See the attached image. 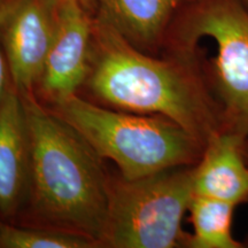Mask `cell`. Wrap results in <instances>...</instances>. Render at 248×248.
<instances>
[{
    "instance_id": "cell-11",
    "label": "cell",
    "mask_w": 248,
    "mask_h": 248,
    "mask_svg": "<svg viewBox=\"0 0 248 248\" xmlns=\"http://www.w3.org/2000/svg\"><path fill=\"white\" fill-rule=\"evenodd\" d=\"M234 204L194 194L188 207L190 222L193 228L186 235L184 247L190 248H241L245 243L232 233Z\"/></svg>"
},
{
    "instance_id": "cell-6",
    "label": "cell",
    "mask_w": 248,
    "mask_h": 248,
    "mask_svg": "<svg viewBox=\"0 0 248 248\" xmlns=\"http://www.w3.org/2000/svg\"><path fill=\"white\" fill-rule=\"evenodd\" d=\"M59 0H17L1 29L12 85L21 95L38 85L53 43Z\"/></svg>"
},
{
    "instance_id": "cell-16",
    "label": "cell",
    "mask_w": 248,
    "mask_h": 248,
    "mask_svg": "<svg viewBox=\"0 0 248 248\" xmlns=\"http://www.w3.org/2000/svg\"><path fill=\"white\" fill-rule=\"evenodd\" d=\"M243 1H244V4H245V5H246V6H247V7H248V0H243Z\"/></svg>"
},
{
    "instance_id": "cell-2",
    "label": "cell",
    "mask_w": 248,
    "mask_h": 248,
    "mask_svg": "<svg viewBox=\"0 0 248 248\" xmlns=\"http://www.w3.org/2000/svg\"><path fill=\"white\" fill-rule=\"evenodd\" d=\"M30 138V185L35 210L57 228L85 234L102 244L110 184L100 157L73 128L21 95Z\"/></svg>"
},
{
    "instance_id": "cell-10",
    "label": "cell",
    "mask_w": 248,
    "mask_h": 248,
    "mask_svg": "<svg viewBox=\"0 0 248 248\" xmlns=\"http://www.w3.org/2000/svg\"><path fill=\"white\" fill-rule=\"evenodd\" d=\"M186 0H97L94 16L148 54H161L164 38Z\"/></svg>"
},
{
    "instance_id": "cell-9",
    "label": "cell",
    "mask_w": 248,
    "mask_h": 248,
    "mask_svg": "<svg viewBox=\"0 0 248 248\" xmlns=\"http://www.w3.org/2000/svg\"><path fill=\"white\" fill-rule=\"evenodd\" d=\"M245 137L222 130L204 145L194 164V194L239 206L248 202V163L243 153Z\"/></svg>"
},
{
    "instance_id": "cell-15",
    "label": "cell",
    "mask_w": 248,
    "mask_h": 248,
    "mask_svg": "<svg viewBox=\"0 0 248 248\" xmlns=\"http://www.w3.org/2000/svg\"><path fill=\"white\" fill-rule=\"evenodd\" d=\"M243 153L245 155V159H246L247 163H248V136H246V137H245L244 141H243ZM245 245H246V246H248V239L245 241Z\"/></svg>"
},
{
    "instance_id": "cell-3",
    "label": "cell",
    "mask_w": 248,
    "mask_h": 248,
    "mask_svg": "<svg viewBox=\"0 0 248 248\" xmlns=\"http://www.w3.org/2000/svg\"><path fill=\"white\" fill-rule=\"evenodd\" d=\"M195 53L223 130L248 136V7L243 0H186L161 54Z\"/></svg>"
},
{
    "instance_id": "cell-12",
    "label": "cell",
    "mask_w": 248,
    "mask_h": 248,
    "mask_svg": "<svg viewBox=\"0 0 248 248\" xmlns=\"http://www.w3.org/2000/svg\"><path fill=\"white\" fill-rule=\"evenodd\" d=\"M99 246L94 239L66 229L20 228L0 223L1 248H92Z\"/></svg>"
},
{
    "instance_id": "cell-7",
    "label": "cell",
    "mask_w": 248,
    "mask_h": 248,
    "mask_svg": "<svg viewBox=\"0 0 248 248\" xmlns=\"http://www.w3.org/2000/svg\"><path fill=\"white\" fill-rule=\"evenodd\" d=\"M93 15L78 0H59L55 36L38 85L58 102L76 94L90 71Z\"/></svg>"
},
{
    "instance_id": "cell-14",
    "label": "cell",
    "mask_w": 248,
    "mask_h": 248,
    "mask_svg": "<svg viewBox=\"0 0 248 248\" xmlns=\"http://www.w3.org/2000/svg\"><path fill=\"white\" fill-rule=\"evenodd\" d=\"M80 4L83 5V7L88 9L93 16H94L95 12V5H97V0H78Z\"/></svg>"
},
{
    "instance_id": "cell-1",
    "label": "cell",
    "mask_w": 248,
    "mask_h": 248,
    "mask_svg": "<svg viewBox=\"0 0 248 248\" xmlns=\"http://www.w3.org/2000/svg\"><path fill=\"white\" fill-rule=\"evenodd\" d=\"M85 83L105 104L168 117L204 145L223 130L221 110L207 88L195 53L148 54L95 16Z\"/></svg>"
},
{
    "instance_id": "cell-4",
    "label": "cell",
    "mask_w": 248,
    "mask_h": 248,
    "mask_svg": "<svg viewBox=\"0 0 248 248\" xmlns=\"http://www.w3.org/2000/svg\"><path fill=\"white\" fill-rule=\"evenodd\" d=\"M54 113L100 159L113 161L125 179L194 166L204 148L202 141L168 117L108 109L76 94L54 102Z\"/></svg>"
},
{
    "instance_id": "cell-13",
    "label": "cell",
    "mask_w": 248,
    "mask_h": 248,
    "mask_svg": "<svg viewBox=\"0 0 248 248\" xmlns=\"http://www.w3.org/2000/svg\"><path fill=\"white\" fill-rule=\"evenodd\" d=\"M17 0H0V102L5 97L6 92L11 86V78H9V73L7 63L4 54V49L1 45V29L4 26L6 18L11 13V11L16 5Z\"/></svg>"
},
{
    "instance_id": "cell-5",
    "label": "cell",
    "mask_w": 248,
    "mask_h": 248,
    "mask_svg": "<svg viewBox=\"0 0 248 248\" xmlns=\"http://www.w3.org/2000/svg\"><path fill=\"white\" fill-rule=\"evenodd\" d=\"M194 166L110 184L102 244L114 248L184 246L183 221L194 197Z\"/></svg>"
},
{
    "instance_id": "cell-8",
    "label": "cell",
    "mask_w": 248,
    "mask_h": 248,
    "mask_svg": "<svg viewBox=\"0 0 248 248\" xmlns=\"http://www.w3.org/2000/svg\"><path fill=\"white\" fill-rule=\"evenodd\" d=\"M30 185V138L23 99L11 84L0 102V214L16 212Z\"/></svg>"
}]
</instances>
